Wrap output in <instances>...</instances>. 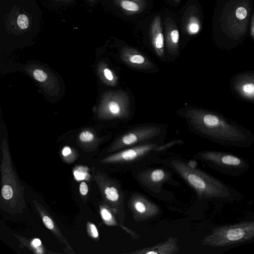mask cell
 Wrapping results in <instances>:
<instances>
[{"label":"cell","mask_w":254,"mask_h":254,"mask_svg":"<svg viewBox=\"0 0 254 254\" xmlns=\"http://www.w3.org/2000/svg\"><path fill=\"white\" fill-rule=\"evenodd\" d=\"M185 116L197 131L213 140L243 145L254 139L248 129L217 112L192 108Z\"/></svg>","instance_id":"obj_1"},{"label":"cell","mask_w":254,"mask_h":254,"mask_svg":"<svg viewBox=\"0 0 254 254\" xmlns=\"http://www.w3.org/2000/svg\"><path fill=\"white\" fill-rule=\"evenodd\" d=\"M1 153L0 208L11 215L23 213L26 208L24 187L14 168L5 139L2 141Z\"/></svg>","instance_id":"obj_2"},{"label":"cell","mask_w":254,"mask_h":254,"mask_svg":"<svg viewBox=\"0 0 254 254\" xmlns=\"http://www.w3.org/2000/svg\"><path fill=\"white\" fill-rule=\"evenodd\" d=\"M130 99L128 94L119 90L106 92L102 96L97 114L102 120L125 119L129 115Z\"/></svg>","instance_id":"obj_3"},{"label":"cell","mask_w":254,"mask_h":254,"mask_svg":"<svg viewBox=\"0 0 254 254\" xmlns=\"http://www.w3.org/2000/svg\"><path fill=\"white\" fill-rule=\"evenodd\" d=\"M251 6L249 0H235L223 22L227 34L235 40L243 36L248 24Z\"/></svg>","instance_id":"obj_4"},{"label":"cell","mask_w":254,"mask_h":254,"mask_svg":"<svg viewBox=\"0 0 254 254\" xmlns=\"http://www.w3.org/2000/svg\"><path fill=\"white\" fill-rule=\"evenodd\" d=\"M175 171L199 195H209L213 192L209 178L204 173L182 161L171 162Z\"/></svg>","instance_id":"obj_5"},{"label":"cell","mask_w":254,"mask_h":254,"mask_svg":"<svg viewBox=\"0 0 254 254\" xmlns=\"http://www.w3.org/2000/svg\"><path fill=\"white\" fill-rule=\"evenodd\" d=\"M93 177L106 203L115 213L124 211V197L118 184L105 173L93 171Z\"/></svg>","instance_id":"obj_6"},{"label":"cell","mask_w":254,"mask_h":254,"mask_svg":"<svg viewBox=\"0 0 254 254\" xmlns=\"http://www.w3.org/2000/svg\"><path fill=\"white\" fill-rule=\"evenodd\" d=\"M161 132L159 127L146 126L137 127L119 137L112 144L108 152H114L131 146L158 135Z\"/></svg>","instance_id":"obj_7"},{"label":"cell","mask_w":254,"mask_h":254,"mask_svg":"<svg viewBox=\"0 0 254 254\" xmlns=\"http://www.w3.org/2000/svg\"><path fill=\"white\" fill-rule=\"evenodd\" d=\"M230 87L237 99L254 104V70L234 74L230 80Z\"/></svg>","instance_id":"obj_8"},{"label":"cell","mask_w":254,"mask_h":254,"mask_svg":"<svg viewBox=\"0 0 254 254\" xmlns=\"http://www.w3.org/2000/svg\"><path fill=\"white\" fill-rule=\"evenodd\" d=\"M157 145L155 143H146L122 150L106 156L101 160L103 164H123L130 163L137 160L153 150Z\"/></svg>","instance_id":"obj_9"},{"label":"cell","mask_w":254,"mask_h":254,"mask_svg":"<svg viewBox=\"0 0 254 254\" xmlns=\"http://www.w3.org/2000/svg\"><path fill=\"white\" fill-rule=\"evenodd\" d=\"M128 206L134 218L137 221L151 218L159 212L157 205L139 194H134L131 196Z\"/></svg>","instance_id":"obj_10"},{"label":"cell","mask_w":254,"mask_h":254,"mask_svg":"<svg viewBox=\"0 0 254 254\" xmlns=\"http://www.w3.org/2000/svg\"><path fill=\"white\" fill-rule=\"evenodd\" d=\"M33 204L45 227L55 236L64 246L65 252L69 254H75L72 248L63 235L56 222L46 209L36 200H33Z\"/></svg>","instance_id":"obj_11"},{"label":"cell","mask_w":254,"mask_h":254,"mask_svg":"<svg viewBox=\"0 0 254 254\" xmlns=\"http://www.w3.org/2000/svg\"><path fill=\"white\" fill-rule=\"evenodd\" d=\"M179 252L177 240L174 237L168 238L165 242L152 247L136 250L135 254H174Z\"/></svg>","instance_id":"obj_12"},{"label":"cell","mask_w":254,"mask_h":254,"mask_svg":"<svg viewBox=\"0 0 254 254\" xmlns=\"http://www.w3.org/2000/svg\"><path fill=\"white\" fill-rule=\"evenodd\" d=\"M169 175L164 170L155 168L140 173L138 178L140 182L148 187L160 186L168 179Z\"/></svg>","instance_id":"obj_13"},{"label":"cell","mask_w":254,"mask_h":254,"mask_svg":"<svg viewBox=\"0 0 254 254\" xmlns=\"http://www.w3.org/2000/svg\"><path fill=\"white\" fill-rule=\"evenodd\" d=\"M122 59L127 64L136 68L148 69L152 67V64L139 54L124 53Z\"/></svg>","instance_id":"obj_14"},{"label":"cell","mask_w":254,"mask_h":254,"mask_svg":"<svg viewBox=\"0 0 254 254\" xmlns=\"http://www.w3.org/2000/svg\"><path fill=\"white\" fill-rule=\"evenodd\" d=\"M99 212L103 223L108 226H120L115 216L114 211L106 203L99 205Z\"/></svg>","instance_id":"obj_15"},{"label":"cell","mask_w":254,"mask_h":254,"mask_svg":"<svg viewBox=\"0 0 254 254\" xmlns=\"http://www.w3.org/2000/svg\"><path fill=\"white\" fill-rule=\"evenodd\" d=\"M99 76L102 80L110 86H115L118 82V77L110 68L105 64L101 63L98 68Z\"/></svg>","instance_id":"obj_16"},{"label":"cell","mask_w":254,"mask_h":254,"mask_svg":"<svg viewBox=\"0 0 254 254\" xmlns=\"http://www.w3.org/2000/svg\"><path fill=\"white\" fill-rule=\"evenodd\" d=\"M14 236L24 246L28 248L33 253L38 254L45 253L44 247L39 238H34L29 240L20 236L17 235Z\"/></svg>","instance_id":"obj_17"},{"label":"cell","mask_w":254,"mask_h":254,"mask_svg":"<svg viewBox=\"0 0 254 254\" xmlns=\"http://www.w3.org/2000/svg\"><path fill=\"white\" fill-rule=\"evenodd\" d=\"M80 144L85 148L95 146L97 138L95 134L90 130H84L81 131L78 137Z\"/></svg>","instance_id":"obj_18"},{"label":"cell","mask_w":254,"mask_h":254,"mask_svg":"<svg viewBox=\"0 0 254 254\" xmlns=\"http://www.w3.org/2000/svg\"><path fill=\"white\" fill-rule=\"evenodd\" d=\"M32 75L34 78L42 85L47 87L50 85L52 81V76L48 73L47 70L40 67H35L33 69Z\"/></svg>","instance_id":"obj_19"},{"label":"cell","mask_w":254,"mask_h":254,"mask_svg":"<svg viewBox=\"0 0 254 254\" xmlns=\"http://www.w3.org/2000/svg\"><path fill=\"white\" fill-rule=\"evenodd\" d=\"M246 234L244 228L235 226L227 229L225 232L226 239L231 242L240 241L244 238Z\"/></svg>","instance_id":"obj_20"},{"label":"cell","mask_w":254,"mask_h":254,"mask_svg":"<svg viewBox=\"0 0 254 254\" xmlns=\"http://www.w3.org/2000/svg\"><path fill=\"white\" fill-rule=\"evenodd\" d=\"M153 44L157 54L160 57H163L164 55V38L161 30H159L154 34Z\"/></svg>","instance_id":"obj_21"},{"label":"cell","mask_w":254,"mask_h":254,"mask_svg":"<svg viewBox=\"0 0 254 254\" xmlns=\"http://www.w3.org/2000/svg\"><path fill=\"white\" fill-rule=\"evenodd\" d=\"M61 154L63 160L68 163H72L76 158L75 152L68 146H65L63 148Z\"/></svg>","instance_id":"obj_22"},{"label":"cell","mask_w":254,"mask_h":254,"mask_svg":"<svg viewBox=\"0 0 254 254\" xmlns=\"http://www.w3.org/2000/svg\"><path fill=\"white\" fill-rule=\"evenodd\" d=\"M86 230L88 235L94 240H98L99 233L96 226L91 222H87Z\"/></svg>","instance_id":"obj_23"},{"label":"cell","mask_w":254,"mask_h":254,"mask_svg":"<svg viewBox=\"0 0 254 254\" xmlns=\"http://www.w3.org/2000/svg\"><path fill=\"white\" fill-rule=\"evenodd\" d=\"M87 170V168L81 166L75 168L73 170V176L75 179L78 181L86 179L88 175Z\"/></svg>","instance_id":"obj_24"},{"label":"cell","mask_w":254,"mask_h":254,"mask_svg":"<svg viewBox=\"0 0 254 254\" xmlns=\"http://www.w3.org/2000/svg\"><path fill=\"white\" fill-rule=\"evenodd\" d=\"M16 22L18 27L23 30L27 29L29 24L28 17L24 14H20L18 16Z\"/></svg>","instance_id":"obj_25"},{"label":"cell","mask_w":254,"mask_h":254,"mask_svg":"<svg viewBox=\"0 0 254 254\" xmlns=\"http://www.w3.org/2000/svg\"><path fill=\"white\" fill-rule=\"evenodd\" d=\"M222 162L225 164L238 165L240 163V160L238 157L231 155H225L221 158Z\"/></svg>","instance_id":"obj_26"},{"label":"cell","mask_w":254,"mask_h":254,"mask_svg":"<svg viewBox=\"0 0 254 254\" xmlns=\"http://www.w3.org/2000/svg\"><path fill=\"white\" fill-rule=\"evenodd\" d=\"M122 7L128 11H137L139 10V5L133 1L125 0L121 2Z\"/></svg>","instance_id":"obj_27"},{"label":"cell","mask_w":254,"mask_h":254,"mask_svg":"<svg viewBox=\"0 0 254 254\" xmlns=\"http://www.w3.org/2000/svg\"><path fill=\"white\" fill-rule=\"evenodd\" d=\"M79 193L83 198L87 195L89 191L88 186L85 181H82L79 186Z\"/></svg>","instance_id":"obj_28"},{"label":"cell","mask_w":254,"mask_h":254,"mask_svg":"<svg viewBox=\"0 0 254 254\" xmlns=\"http://www.w3.org/2000/svg\"><path fill=\"white\" fill-rule=\"evenodd\" d=\"M170 37L172 42L174 45H177L179 41L180 35L178 30L175 29L171 31Z\"/></svg>","instance_id":"obj_29"},{"label":"cell","mask_w":254,"mask_h":254,"mask_svg":"<svg viewBox=\"0 0 254 254\" xmlns=\"http://www.w3.org/2000/svg\"><path fill=\"white\" fill-rule=\"evenodd\" d=\"M189 29L190 33L196 34L199 31L200 26L197 22L193 21L190 23L189 25Z\"/></svg>","instance_id":"obj_30"},{"label":"cell","mask_w":254,"mask_h":254,"mask_svg":"<svg viewBox=\"0 0 254 254\" xmlns=\"http://www.w3.org/2000/svg\"><path fill=\"white\" fill-rule=\"evenodd\" d=\"M250 34L254 39V13H253L251 21Z\"/></svg>","instance_id":"obj_31"},{"label":"cell","mask_w":254,"mask_h":254,"mask_svg":"<svg viewBox=\"0 0 254 254\" xmlns=\"http://www.w3.org/2000/svg\"><path fill=\"white\" fill-rule=\"evenodd\" d=\"M58 0L62 1H64V2H67L70 1L71 0Z\"/></svg>","instance_id":"obj_32"},{"label":"cell","mask_w":254,"mask_h":254,"mask_svg":"<svg viewBox=\"0 0 254 254\" xmlns=\"http://www.w3.org/2000/svg\"><path fill=\"white\" fill-rule=\"evenodd\" d=\"M88 0L91 2H93L95 1V0Z\"/></svg>","instance_id":"obj_33"}]
</instances>
